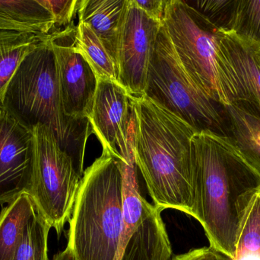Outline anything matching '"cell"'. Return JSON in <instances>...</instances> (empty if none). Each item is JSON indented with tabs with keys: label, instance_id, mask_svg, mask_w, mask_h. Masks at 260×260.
Segmentation results:
<instances>
[{
	"label": "cell",
	"instance_id": "21",
	"mask_svg": "<svg viewBox=\"0 0 260 260\" xmlns=\"http://www.w3.org/2000/svg\"><path fill=\"white\" fill-rule=\"evenodd\" d=\"M233 260H260V192L241 226Z\"/></svg>",
	"mask_w": 260,
	"mask_h": 260
},
{
	"label": "cell",
	"instance_id": "13",
	"mask_svg": "<svg viewBox=\"0 0 260 260\" xmlns=\"http://www.w3.org/2000/svg\"><path fill=\"white\" fill-rule=\"evenodd\" d=\"M219 47L241 99L260 108V51L222 31Z\"/></svg>",
	"mask_w": 260,
	"mask_h": 260
},
{
	"label": "cell",
	"instance_id": "3",
	"mask_svg": "<svg viewBox=\"0 0 260 260\" xmlns=\"http://www.w3.org/2000/svg\"><path fill=\"white\" fill-rule=\"evenodd\" d=\"M0 108L32 131L39 125L50 130L83 177L90 124L64 114L51 34L23 60L8 85Z\"/></svg>",
	"mask_w": 260,
	"mask_h": 260
},
{
	"label": "cell",
	"instance_id": "6",
	"mask_svg": "<svg viewBox=\"0 0 260 260\" xmlns=\"http://www.w3.org/2000/svg\"><path fill=\"white\" fill-rule=\"evenodd\" d=\"M144 96L180 118L197 132L230 137L225 106L203 93L177 57L162 24L148 67Z\"/></svg>",
	"mask_w": 260,
	"mask_h": 260
},
{
	"label": "cell",
	"instance_id": "8",
	"mask_svg": "<svg viewBox=\"0 0 260 260\" xmlns=\"http://www.w3.org/2000/svg\"><path fill=\"white\" fill-rule=\"evenodd\" d=\"M123 225L114 260H170L172 247L161 218L163 210L139 191L134 151L121 156Z\"/></svg>",
	"mask_w": 260,
	"mask_h": 260
},
{
	"label": "cell",
	"instance_id": "7",
	"mask_svg": "<svg viewBox=\"0 0 260 260\" xmlns=\"http://www.w3.org/2000/svg\"><path fill=\"white\" fill-rule=\"evenodd\" d=\"M34 133L35 169L29 195L38 215L59 236L71 218L82 177L50 130L39 125Z\"/></svg>",
	"mask_w": 260,
	"mask_h": 260
},
{
	"label": "cell",
	"instance_id": "25",
	"mask_svg": "<svg viewBox=\"0 0 260 260\" xmlns=\"http://www.w3.org/2000/svg\"><path fill=\"white\" fill-rule=\"evenodd\" d=\"M134 4L147 15L163 24L167 0H133Z\"/></svg>",
	"mask_w": 260,
	"mask_h": 260
},
{
	"label": "cell",
	"instance_id": "12",
	"mask_svg": "<svg viewBox=\"0 0 260 260\" xmlns=\"http://www.w3.org/2000/svg\"><path fill=\"white\" fill-rule=\"evenodd\" d=\"M103 153L121 158L135 134V113L130 95L117 82L98 80L92 111L88 118Z\"/></svg>",
	"mask_w": 260,
	"mask_h": 260
},
{
	"label": "cell",
	"instance_id": "4",
	"mask_svg": "<svg viewBox=\"0 0 260 260\" xmlns=\"http://www.w3.org/2000/svg\"><path fill=\"white\" fill-rule=\"evenodd\" d=\"M120 158L102 153L84 171L67 246L77 260H114L123 225Z\"/></svg>",
	"mask_w": 260,
	"mask_h": 260
},
{
	"label": "cell",
	"instance_id": "24",
	"mask_svg": "<svg viewBox=\"0 0 260 260\" xmlns=\"http://www.w3.org/2000/svg\"><path fill=\"white\" fill-rule=\"evenodd\" d=\"M171 260H233L213 247L193 249L183 254L177 255Z\"/></svg>",
	"mask_w": 260,
	"mask_h": 260
},
{
	"label": "cell",
	"instance_id": "18",
	"mask_svg": "<svg viewBox=\"0 0 260 260\" xmlns=\"http://www.w3.org/2000/svg\"><path fill=\"white\" fill-rule=\"evenodd\" d=\"M75 44L96 75L98 80L117 82V67L114 60L91 27L79 21L76 26Z\"/></svg>",
	"mask_w": 260,
	"mask_h": 260
},
{
	"label": "cell",
	"instance_id": "17",
	"mask_svg": "<svg viewBox=\"0 0 260 260\" xmlns=\"http://www.w3.org/2000/svg\"><path fill=\"white\" fill-rule=\"evenodd\" d=\"M48 35L0 30V106L12 76L30 50Z\"/></svg>",
	"mask_w": 260,
	"mask_h": 260
},
{
	"label": "cell",
	"instance_id": "26",
	"mask_svg": "<svg viewBox=\"0 0 260 260\" xmlns=\"http://www.w3.org/2000/svg\"><path fill=\"white\" fill-rule=\"evenodd\" d=\"M0 30L20 31V32H34L31 29L22 24L15 22L9 18L0 15Z\"/></svg>",
	"mask_w": 260,
	"mask_h": 260
},
{
	"label": "cell",
	"instance_id": "15",
	"mask_svg": "<svg viewBox=\"0 0 260 260\" xmlns=\"http://www.w3.org/2000/svg\"><path fill=\"white\" fill-rule=\"evenodd\" d=\"M230 138L246 161L260 175V108L247 99L225 106Z\"/></svg>",
	"mask_w": 260,
	"mask_h": 260
},
{
	"label": "cell",
	"instance_id": "23",
	"mask_svg": "<svg viewBox=\"0 0 260 260\" xmlns=\"http://www.w3.org/2000/svg\"><path fill=\"white\" fill-rule=\"evenodd\" d=\"M40 3L50 11L54 20L55 27H67L73 24L77 13L79 0H39Z\"/></svg>",
	"mask_w": 260,
	"mask_h": 260
},
{
	"label": "cell",
	"instance_id": "11",
	"mask_svg": "<svg viewBox=\"0 0 260 260\" xmlns=\"http://www.w3.org/2000/svg\"><path fill=\"white\" fill-rule=\"evenodd\" d=\"M35 162L34 131L0 108V205L30 194Z\"/></svg>",
	"mask_w": 260,
	"mask_h": 260
},
{
	"label": "cell",
	"instance_id": "2",
	"mask_svg": "<svg viewBox=\"0 0 260 260\" xmlns=\"http://www.w3.org/2000/svg\"><path fill=\"white\" fill-rule=\"evenodd\" d=\"M130 97L135 113V163L154 206L194 218L192 137L197 131L147 96Z\"/></svg>",
	"mask_w": 260,
	"mask_h": 260
},
{
	"label": "cell",
	"instance_id": "1",
	"mask_svg": "<svg viewBox=\"0 0 260 260\" xmlns=\"http://www.w3.org/2000/svg\"><path fill=\"white\" fill-rule=\"evenodd\" d=\"M192 155L194 218L203 226L210 247L233 259L244 218L260 192V175L229 137L196 133Z\"/></svg>",
	"mask_w": 260,
	"mask_h": 260
},
{
	"label": "cell",
	"instance_id": "10",
	"mask_svg": "<svg viewBox=\"0 0 260 260\" xmlns=\"http://www.w3.org/2000/svg\"><path fill=\"white\" fill-rule=\"evenodd\" d=\"M162 23L150 18L129 0L119 36L117 80L130 96H142L148 67Z\"/></svg>",
	"mask_w": 260,
	"mask_h": 260
},
{
	"label": "cell",
	"instance_id": "22",
	"mask_svg": "<svg viewBox=\"0 0 260 260\" xmlns=\"http://www.w3.org/2000/svg\"><path fill=\"white\" fill-rule=\"evenodd\" d=\"M50 228L37 214L26 228L13 260H49L47 244Z\"/></svg>",
	"mask_w": 260,
	"mask_h": 260
},
{
	"label": "cell",
	"instance_id": "20",
	"mask_svg": "<svg viewBox=\"0 0 260 260\" xmlns=\"http://www.w3.org/2000/svg\"><path fill=\"white\" fill-rule=\"evenodd\" d=\"M0 15L43 35L55 28L53 15L39 0H0Z\"/></svg>",
	"mask_w": 260,
	"mask_h": 260
},
{
	"label": "cell",
	"instance_id": "16",
	"mask_svg": "<svg viewBox=\"0 0 260 260\" xmlns=\"http://www.w3.org/2000/svg\"><path fill=\"white\" fill-rule=\"evenodd\" d=\"M30 195L24 194L8 204L0 213V260H13L24 232L36 217Z\"/></svg>",
	"mask_w": 260,
	"mask_h": 260
},
{
	"label": "cell",
	"instance_id": "14",
	"mask_svg": "<svg viewBox=\"0 0 260 260\" xmlns=\"http://www.w3.org/2000/svg\"><path fill=\"white\" fill-rule=\"evenodd\" d=\"M129 0H79V21L88 24L101 40L117 67L119 36Z\"/></svg>",
	"mask_w": 260,
	"mask_h": 260
},
{
	"label": "cell",
	"instance_id": "27",
	"mask_svg": "<svg viewBox=\"0 0 260 260\" xmlns=\"http://www.w3.org/2000/svg\"><path fill=\"white\" fill-rule=\"evenodd\" d=\"M52 260H77L73 250L70 248L69 246H67V248L63 251L57 253L55 255L54 257Z\"/></svg>",
	"mask_w": 260,
	"mask_h": 260
},
{
	"label": "cell",
	"instance_id": "9",
	"mask_svg": "<svg viewBox=\"0 0 260 260\" xmlns=\"http://www.w3.org/2000/svg\"><path fill=\"white\" fill-rule=\"evenodd\" d=\"M76 26L51 33V44L64 114L76 121H88L92 111L98 79L75 44Z\"/></svg>",
	"mask_w": 260,
	"mask_h": 260
},
{
	"label": "cell",
	"instance_id": "19",
	"mask_svg": "<svg viewBox=\"0 0 260 260\" xmlns=\"http://www.w3.org/2000/svg\"><path fill=\"white\" fill-rule=\"evenodd\" d=\"M260 51V0H233L225 31Z\"/></svg>",
	"mask_w": 260,
	"mask_h": 260
},
{
	"label": "cell",
	"instance_id": "5",
	"mask_svg": "<svg viewBox=\"0 0 260 260\" xmlns=\"http://www.w3.org/2000/svg\"><path fill=\"white\" fill-rule=\"evenodd\" d=\"M163 26L183 68L203 93L224 106L239 99L220 51L221 30L183 0H167Z\"/></svg>",
	"mask_w": 260,
	"mask_h": 260
}]
</instances>
